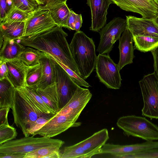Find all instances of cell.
Here are the masks:
<instances>
[{
    "instance_id": "cell-38",
    "label": "cell",
    "mask_w": 158,
    "mask_h": 158,
    "mask_svg": "<svg viewBox=\"0 0 158 158\" xmlns=\"http://www.w3.org/2000/svg\"><path fill=\"white\" fill-rule=\"evenodd\" d=\"M13 6L12 0H0V20L6 16Z\"/></svg>"
},
{
    "instance_id": "cell-39",
    "label": "cell",
    "mask_w": 158,
    "mask_h": 158,
    "mask_svg": "<svg viewBox=\"0 0 158 158\" xmlns=\"http://www.w3.org/2000/svg\"><path fill=\"white\" fill-rule=\"evenodd\" d=\"M10 108L4 107L0 108V126L9 125L8 115Z\"/></svg>"
},
{
    "instance_id": "cell-34",
    "label": "cell",
    "mask_w": 158,
    "mask_h": 158,
    "mask_svg": "<svg viewBox=\"0 0 158 158\" xmlns=\"http://www.w3.org/2000/svg\"><path fill=\"white\" fill-rule=\"evenodd\" d=\"M13 5L23 11L30 13L39 5L34 0H12Z\"/></svg>"
},
{
    "instance_id": "cell-44",
    "label": "cell",
    "mask_w": 158,
    "mask_h": 158,
    "mask_svg": "<svg viewBox=\"0 0 158 158\" xmlns=\"http://www.w3.org/2000/svg\"><path fill=\"white\" fill-rule=\"evenodd\" d=\"M39 5H44L43 0H34Z\"/></svg>"
},
{
    "instance_id": "cell-25",
    "label": "cell",
    "mask_w": 158,
    "mask_h": 158,
    "mask_svg": "<svg viewBox=\"0 0 158 158\" xmlns=\"http://www.w3.org/2000/svg\"><path fill=\"white\" fill-rule=\"evenodd\" d=\"M17 88L24 93L34 105L43 113L53 114H56L44 102L36 92V89L27 86Z\"/></svg>"
},
{
    "instance_id": "cell-17",
    "label": "cell",
    "mask_w": 158,
    "mask_h": 158,
    "mask_svg": "<svg viewBox=\"0 0 158 158\" xmlns=\"http://www.w3.org/2000/svg\"><path fill=\"white\" fill-rule=\"evenodd\" d=\"M109 139L106 129H103L81 141L88 158L101 153L103 146Z\"/></svg>"
},
{
    "instance_id": "cell-1",
    "label": "cell",
    "mask_w": 158,
    "mask_h": 158,
    "mask_svg": "<svg viewBox=\"0 0 158 158\" xmlns=\"http://www.w3.org/2000/svg\"><path fill=\"white\" fill-rule=\"evenodd\" d=\"M62 27L57 26L35 35L23 36L17 40L25 46L32 47L48 54L80 77L70 45L66 39L68 35Z\"/></svg>"
},
{
    "instance_id": "cell-46",
    "label": "cell",
    "mask_w": 158,
    "mask_h": 158,
    "mask_svg": "<svg viewBox=\"0 0 158 158\" xmlns=\"http://www.w3.org/2000/svg\"><path fill=\"white\" fill-rule=\"evenodd\" d=\"M154 1L155 2L158 6V0H154Z\"/></svg>"
},
{
    "instance_id": "cell-5",
    "label": "cell",
    "mask_w": 158,
    "mask_h": 158,
    "mask_svg": "<svg viewBox=\"0 0 158 158\" xmlns=\"http://www.w3.org/2000/svg\"><path fill=\"white\" fill-rule=\"evenodd\" d=\"M64 143L63 141L48 137H34L27 136L12 140L0 145V154L15 153L26 154L42 147L50 146L61 147Z\"/></svg>"
},
{
    "instance_id": "cell-47",
    "label": "cell",
    "mask_w": 158,
    "mask_h": 158,
    "mask_svg": "<svg viewBox=\"0 0 158 158\" xmlns=\"http://www.w3.org/2000/svg\"><path fill=\"white\" fill-rule=\"evenodd\" d=\"M149 1L154 0H148Z\"/></svg>"
},
{
    "instance_id": "cell-15",
    "label": "cell",
    "mask_w": 158,
    "mask_h": 158,
    "mask_svg": "<svg viewBox=\"0 0 158 158\" xmlns=\"http://www.w3.org/2000/svg\"><path fill=\"white\" fill-rule=\"evenodd\" d=\"M119 40L120 56L118 65L120 71L125 66L133 63L135 57L134 54L135 48L133 45L132 35L128 28L123 32Z\"/></svg>"
},
{
    "instance_id": "cell-12",
    "label": "cell",
    "mask_w": 158,
    "mask_h": 158,
    "mask_svg": "<svg viewBox=\"0 0 158 158\" xmlns=\"http://www.w3.org/2000/svg\"><path fill=\"white\" fill-rule=\"evenodd\" d=\"M111 0L122 10L139 14L142 18L154 19L158 15V6L154 0Z\"/></svg>"
},
{
    "instance_id": "cell-3",
    "label": "cell",
    "mask_w": 158,
    "mask_h": 158,
    "mask_svg": "<svg viewBox=\"0 0 158 158\" xmlns=\"http://www.w3.org/2000/svg\"><path fill=\"white\" fill-rule=\"evenodd\" d=\"M11 109L14 123L25 137L30 135L29 131L31 124L40 116L47 114L37 108L28 97L17 88L14 89Z\"/></svg>"
},
{
    "instance_id": "cell-16",
    "label": "cell",
    "mask_w": 158,
    "mask_h": 158,
    "mask_svg": "<svg viewBox=\"0 0 158 158\" xmlns=\"http://www.w3.org/2000/svg\"><path fill=\"white\" fill-rule=\"evenodd\" d=\"M5 62L8 69L7 78L14 87L26 86V74L28 66L18 58Z\"/></svg>"
},
{
    "instance_id": "cell-13",
    "label": "cell",
    "mask_w": 158,
    "mask_h": 158,
    "mask_svg": "<svg viewBox=\"0 0 158 158\" xmlns=\"http://www.w3.org/2000/svg\"><path fill=\"white\" fill-rule=\"evenodd\" d=\"M127 28L133 37L148 36L158 37V25L154 19L139 18L126 16Z\"/></svg>"
},
{
    "instance_id": "cell-33",
    "label": "cell",
    "mask_w": 158,
    "mask_h": 158,
    "mask_svg": "<svg viewBox=\"0 0 158 158\" xmlns=\"http://www.w3.org/2000/svg\"><path fill=\"white\" fill-rule=\"evenodd\" d=\"M82 23L81 14H77L70 10L67 21V28L70 30H75L76 31H79Z\"/></svg>"
},
{
    "instance_id": "cell-29",
    "label": "cell",
    "mask_w": 158,
    "mask_h": 158,
    "mask_svg": "<svg viewBox=\"0 0 158 158\" xmlns=\"http://www.w3.org/2000/svg\"><path fill=\"white\" fill-rule=\"evenodd\" d=\"M88 158L81 142L65 147L61 153L60 158Z\"/></svg>"
},
{
    "instance_id": "cell-8",
    "label": "cell",
    "mask_w": 158,
    "mask_h": 158,
    "mask_svg": "<svg viewBox=\"0 0 158 158\" xmlns=\"http://www.w3.org/2000/svg\"><path fill=\"white\" fill-rule=\"evenodd\" d=\"M96 76L107 88L118 89L122 80L118 64L115 63L108 54H99L95 67Z\"/></svg>"
},
{
    "instance_id": "cell-28",
    "label": "cell",
    "mask_w": 158,
    "mask_h": 158,
    "mask_svg": "<svg viewBox=\"0 0 158 158\" xmlns=\"http://www.w3.org/2000/svg\"><path fill=\"white\" fill-rule=\"evenodd\" d=\"M42 75V68L40 63L34 66H28L26 74V86L36 89Z\"/></svg>"
},
{
    "instance_id": "cell-10",
    "label": "cell",
    "mask_w": 158,
    "mask_h": 158,
    "mask_svg": "<svg viewBox=\"0 0 158 158\" xmlns=\"http://www.w3.org/2000/svg\"><path fill=\"white\" fill-rule=\"evenodd\" d=\"M57 25L52 19L48 9L39 5L25 22L23 36L32 35L50 29Z\"/></svg>"
},
{
    "instance_id": "cell-45",
    "label": "cell",
    "mask_w": 158,
    "mask_h": 158,
    "mask_svg": "<svg viewBox=\"0 0 158 158\" xmlns=\"http://www.w3.org/2000/svg\"><path fill=\"white\" fill-rule=\"evenodd\" d=\"M154 20L156 23L158 25V15L154 19Z\"/></svg>"
},
{
    "instance_id": "cell-24",
    "label": "cell",
    "mask_w": 158,
    "mask_h": 158,
    "mask_svg": "<svg viewBox=\"0 0 158 158\" xmlns=\"http://www.w3.org/2000/svg\"><path fill=\"white\" fill-rule=\"evenodd\" d=\"M15 88L7 78L0 79V108L6 107L12 108Z\"/></svg>"
},
{
    "instance_id": "cell-9",
    "label": "cell",
    "mask_w": 158,
    "mask_h": 158,
    "mask_svg": "<svg viewBox=\"0 0 158 158\" xmlns=\"http://www.w3.org/2000/svg\"><path fill=\"white\" fill-rule=\"evenodd\" d=\"M127 28L126 19L118 17L105 25L99 31L100 40L97 51L101 54L109 55L115 42Z\"/></svg>"
},
{
    "instance_id": "cell-7",
    "label": "cell",
    "mask_w": 158,
    "mask_h": 158,
    "mask_svg": "<svg viewBox=\"0 0 158 158\" xmlns=\"http://www.w3.org/2000/svg\"><path fill=\"white\" fill-rule=\"evenodd\" d=\"M80 115L72 110L64 114L56 113L32 135H38L51 138L61 133L70 127L79 126L81 123L76 122V121Z\"/></svg>"
},
{
    "instance_id": "cell-23",
    "label": "cell",
    "mask_w": 158,
    "mask_h": 158,
    "mask_svg": "<svg viewBox=\"0 0 158 158\" xmlns=\"http://www.w3.org/2000/svg\"><path fill=\"white\" fill-rule=\"evenodd\" d=\"M25 22L1 23L0 24V36L18 40L23 36Z\"/></svg>"
},
{
    "instance_id": "cell-41",
    "label": "cell",
    "mask_w": 158,
    "mask_h": 158,
    "mask_svg": "<svg viewBox=\"0 0 158 158\" xmlns=\"http://www.w3.org/2000/svg\"><path fill=\"white\" fill-rule=\"evenodd\" d=\"M0 79L7 78L8 69L6 62L0 60Z\"/></svg>"
},
{
    "instance_id": "cell-4",
    "label": "cell",
    "mask_w": 158,
    "mask_h": 158,
    "mask_svg": "<svg viewBox=\"0 0 158 158\" xmlns=\"http://www.w3.org/2000/svg\"><path fill=\"white\" fill-rule=\"evenodd\" d=\"M123 134L146 141L158 140V127L145 117L134 115L123 116L116 123Z\"/></svg>"
},
{
    "instance_id": "cell-20",
    "label": "cell",
    "mask_w": 158,
    "mask_h": 158,
    "mask_svg": "<svg viewBox=\"0 0 158 158\" xmlns=\"http://www.w3.org/2000/svg\"><path fill=\"white\" fill-rule=\"evenodd\" d=\"M42 68L41 80L37 86V88H45L55 82L54 63L49 55L44 52L40 60Z\"/></svg>"
},
{
    "instance_id": "cell-36",
    "label": "cell",
    "mask_w": 158,
    "mask_h": 158,
    "mask_svg": "<svg viewBox=\"0 0 158 158\" xmlns=\"http://www.w3.org/2000/svg\"><path fill=\"white\" fill-rule=\"evenodd\" d=\"M54 115L46 114L39 117L31 124L29 131V134L32 135L34 132L40 129Z\"/></svg>"
},
{
    "instance_id": "cell-32",
    "label": "cell",
    "mask_w": 158,
    "mask_h": 158,
    "mask_svg": "<svg viewBox=\"0 0 158 158\" xmlns=\"http://www.w3.org/2000/svg\"><path fill=\"white\" fill-rule=\"evenodd\" d=\"M17 134L16 129L9 124L0 126V145L16 138Z\"/></svg>"
},
{
    "instance_id": "cell-14",
    "label": "cell",
    "mask_w": 158,
    "mask_h": 158,
    "mask_svg": "<svg viewBox=\"0 0 158 158\" xmlns=\"http://www.w3.org/2000/svg\"><path fill=\"white\" fill-rule=\"evenodd\" d=\"M90 8L91 24L90 30L98 32L106 24L107 10L113 2L111 0H87Z\"/></svg>"
},
{
    "instance_id": "cell-37",
    "label": "cell",
    "mask_w": 158,
    "mask_h": 158,
    "mask_svg": "<svg viewBox=\"0 0 158 158\" xmlns=\"http://www.w3.org/2000/svg\"><path fill=\"white\" fill-rule=\"evenodd\" d=\"M51 57V56H50ZM57 61L65 70L70 76L73 81L78 86L89 88L91 86L89 84L81 78L73 70L61 62L51 57Z\"/></svg>"
},
{
    "instance_id": "cell-43",
    "label": "cell",
    "mask_w": 158,
    "mask_h": 158,
    "mask_svg": "<svg viewBox=\"0 0 158 158\" xmlns=\"http://www.w3.org/2000/svg\"><path fill=\"white\" fill-rule=\"evenodd\" d=\"M67 0H43L44 5H49L56 3L66 2Z\"/></svg>"
},
{
    "instance_id": "cell-26",
    "label": "cell",
    "mask_w": 158,
    "mask_h": 158,
    "mask_svg": "<svg viewBox=\"0 0 158 158\" xmlns=\"http://www.w3.org/2000/svg\"><path fill=\"white\" fill-rule=\"evenodd\" d=\"M134 48L141 52L151 51L158 46V37L148 36L133 37Z\"/></svg>"
},
{
    "instance_id": "cell-27",
    "label": "cell",
    "mask_w": 158,
    "mask_h": 158,
    "mask_svg": "<svg viewBox=\"0 0 158 158\" xmlns=\"http://www.w3.org/2000/svg\"><path fill=\"white\" fill-rule=\"evenodd\" d=\"M43 53V52L36 49L25 46L18 58L26 65L32 66L40 63V60Z\"/></svg>"
},
{
    "instance_id": "cell-19",
    "label": "cell",
    "mask_w": 158,
    "mask_h": 158,
    "mask_svg": "<svg viewBox=\"0 0 158 158\" xmlns=\"http://www.w3.org/2000/svg\"><path fill=\"white\" fill-rule=\"evenodd\" d=\"M3 41L0 48V60L6 61L18 58L25 46L16 40L3 38Z\"/></svg>"
},
{
    "instance_id": "cell-21",
    "label": "cell",
    "mask_w": 158,
    "mask_h": 158,
    "mask_svg": "<svg viewBox=\"0 0 158 158\" xmlns=\"http://www.w3.org/2000/svg\"><path fill=\"white\" fill-rule=\"evenodd\" d=\"M36 91L44 102L56 113L60 110L59 97L55 82L45 88H37Z\"/></svg>"
},
{
    "instance_id": "cell-18",
    "label": "cell",
    "mask_w": 158,
    "mask_h": 158,
    "mask_svg": "<svg viewBox=\"0 0 158 158\" xmlns=\"http://www.w3.org/2000/svg\"><path fill=\"white\" fill-rule=\"evenodd\" d=\"M92 97L88 89L79 86L69 101L57 113L64 114L72 109L81 113Z\"/></svg>"
},
{
    "instance_id": "cell-11",
    "label": "cell",
    "mask_w": 158,
    "mask_h": 158,
    "mask_svg": "<svg viewBox=\"0 0 158 158\" xmlns=\"http://www.w3.org/2000/svg\"><path fill=\"white\" fill-rule=\"evenodd\" d=\"M52 59L54 63L55 82L59 95L60 110L71 99L79 86L73 81L63 68Z\"/></svg>"
},
{
    "instance_id": "cell-30",
    "label": "cell",
    "mask_w": 158,
    "mask_h": 158,
    "mask_svg": "<svg viewBox=\"0 0 158 158\" xmlns=\"http://www.w3.org/2000/svg\"><path fill=\"white\" fill-rule=\"evenodd\" d=\"M31 12L23 11L13 5L6 16L0 22H25L30 16Z\"/></svg>"
},
{
    "instance_id": "cell-6",
    "label": "cell",
    "mask_w": 158,
    "mask_h": 158,
    "mask_svg": "<svg viewBox=\"0 0 158 158\" xmlns=\"http://www.w3.org/2000/svg\"><path fill=\"white\" fill-rule=\"evenodd\" d=\"M139 83L144 104L142 115L158 119V78L153 73L144 76Z\"/></svg>"
},
{
    "instance_id": "cell-42",
    "label": "cell",
    "mask_w": 158,
    "mask_h": 158,
    "mask_svg": "<svg viewBox=\"0 0 158 158\" xmlns=\"http://www.w3.org/2000/svg\"><path fill=\"white\" fill-rule=\"evenodd\" d=\"M26 154L15 153L10 154H1L0 158H24Z\"/></svg>"
},
{
    "instance_id": "cell-2",
    "label": "cell",
    "mask_w": 158,
    "mask_h": 158,
    "mask_svg": "<svg viewBox=\"0 0 158 158\" xmlns=\"http://www.w3.org/2000/svg\"><path fill=\"white\" fill-rule=\"evenodd\" d=\"M69 45L80 77L85 80L95 67L97 56L94 42L92 38L79 31L75 33Z\"/></svg>"
},
{
    "instance_id": "cell-35",
    "label": "cell",
    "mask_w": 158,
    "mask_h": 158,
    "mask_svg": "<svg viewBox=\"0 0 158 158\" xmlns=\"http://www.w3.org/2000/svg\"><path fill=\"white\" fill-rule=\"evenodd\" d=\"M120 158H158V148L150 149L134 154L120 156Z\"/></svg>"
},
{
    "instance_id": "cell-22",
    "label": "cell",
    "mask_w": 158,
    "mask_h": 158,
    "mask_svg": "<svg viewBox=\"0 0 158 158\" xmlns=\"http://www.w3.org/2000/svg\"><path fill=\"white\" fill-rule=\"evenodd\" d=\"M44 6L49 10L51 17L57 26L67 28V21L70 10L66 2Z\"/></svg>"
},
{
    "instance_id": "cell-40",
    "label": "cell",
    "mask_w": 158,
    "mask_h": 158,
    "mask_svg": "<svg viewBox=\"0 0 158 158\" xmlns=\"http://www.w3.org/2000/svg\"><path fill=\"white\" fill-rule=\"evenodd\" d=\"M151 52L154 59V73L158 78V46Z\"/></svg>"
},
{
    "instance_id": "cell-31",
    "label": "cell",
    "mask_w": 158,
    "mask_h": 158,
    "mask_svg": "<svg viewBox=\"0 0 158 158\" xmlns=\"http://www.w3.org/2000/svg\"><path fill=\"white\" fill-rule=\"evenodd\" d=\"M61 147L58 146H50L41 148L26 154L24 158H46L48 155L60 151Z\"/></svg>"
}]
</instances>
